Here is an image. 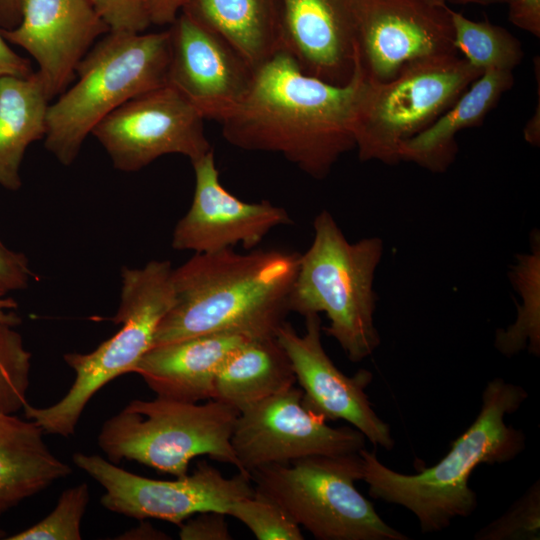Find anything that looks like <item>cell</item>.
I'll use <instances>...</instances> for the list:
<instances>
[{
	"mask_svg": "<svg viewBox=\"0 0 540 540\" xmlns=\"http://www.w3.org/2000/svg\"><path fill=\"white\" fill-rule=\"evenodd\" d=\"M6 533L3 530H0V538L5 539Z\"/></svg>",
	"mask_w": 540,
	"mask_h": 540,
	"instance_id": "41",
	"label": "cell"
},
{
	"mask_svg": "<svg viewBox=\"0 0 540 540\" xmlns=\"http://www.w3.org/2000/svg\"><path fill=\"white\" fill-rule=\"evenodd\" d=\"M202 115L173 87L140 94L105 116L91 131L114 167L135 172L167 154L191 162L212 147Z\"/></svg>",
	"mask_w": 540,
	"mask_h": 540,
	"instance_id": "12",
	"label": "cell"
},
{
	"mask_svg": "<svg viewBox=\"0 0 540 540\" xmlns=\"http://www.w3.org/2000/svg\"><path fill=\"white\" fill-rule=\"evenodd\" d=\"M482 73L450 55L414 63L384 83L366 78L354 122L359 159L400 162L401 145L448 110Z\"/></svg>",
	"mask_w": 540,
	"mask_h": 540,
	"instance_id": "9",
	"label": "cell"
},
{
	"mask_svg": "<svg viewBox=\"0 0 540 540\" xmlns=\"http://www.w3.org/2000/svg\"><path fill=\"white\" fill-rule=\"evenodd\" d=\"M227 515L242 522L258 540H303L301 527L273 500L254 491L233 502Z\"/></svg>",
	"mask_w": 540,
	"mask_h": 540,
	"instance_id": "29",
	"label": "cell"
},
{
	"mask_svg": "<svg viewBox=\"0 0 540 540\" xmlns=\"http://www.w3.org/2000/svg\"><path fill=\"white\" fill-rule=\"evenodd\" d=\"M33 421L0 414V515L71 474Z\"/></svg>",
	"mask_w": 540,
	"mask_h": 540,
	"instance_id": "21",
	"label": "cell"
},
{
	"mask_svg": "<svg viewBox=\"0 0 540 540\" xmlns=\"http://www.w3.org/2000/svg\"><path fill=\"white\" fill-rule=\"evenodd\" d=\"M314 238L300 254L289 298L290 312L304 317L325 313L322 331L334 338L352 362H360L380 345L374 323L376 269L384 252L379 237L350 243L327 210L313 221Z\"/></svg>",
	"mask_w": 540,
	"mask_h": 540,
	"instance_id": "4",
	"label": "cell"
},
{
	"mask_svg": "<svg viewBox=\"0 0 540 540\" xmlns=\"http://www.w3.org/2000/svg\"><path fill=\"white\" fill-rule=\"evenodd\" d=\"M302 399V390L294 386L239 411L231 437L239 472L250 475L268 464L353 454L365 448L367 439L359 430L329 426Z\"/></svg>",
	"mask_w": 540,
	"mask_h": 540,
	"instance_id": "11",
	"label": "cell"
},
{
	"mask_svg": "<svg viewBox=\"0 0 540 540\" xmlns=\"http://www.w3.org/2000/svg\"><path fill=\"white\" fill-rule=\"evenodd\" d=\"M254 491L279 504L318 540H408L388 525L356 488L358 453L316 455L250 472Z\"/></svg>",
	"mask_w": 540,
	"mask_h": 540,
	"instance_id": "8",
	"label": "cell"
},
{
	"mask_svg": "<svg viewBox=\"0 0 540 540\" xmlns=\"http://www.w3.org/2000/svg\"><path fill=\"white\" fill-rule=\"evenodd\" d=\"M527 398L520 385L500 377L489 381L475 420L438 463L416 474L392 470L374 453L361 449L362 480L369 495L409 510L422 533L442 531L454 519L470 516L477 507V495L468 485L474 469L509 462L526 447L524 433L508 425L505 418Z\"/></svg>",
	"mask_w": 540,
	"mask_h": 540,
	"instance_id": "3",
	"label": "cell"
},
{
	"mask_svg": "<svg viewBox=\"0 0 540 540\" xmlns=\"http://www.w3.org/2000/svg\"><path fill=\"white\" fill-rule=\"evenodd\" d=\"M538 231L531 237V251L517 255L509 278L519 293L522 304L517 305L515 322L495 334L496 349L507 357L528 349L540 354V239Z\"/></svg>",
	"mask_w": 540,
	"mask_h": 540,
	"instance_id": "25",
	"label": "cell"
},
{
	"mask_svg": "<svg viewBox=\"0 0 540 540\" xmlns=\"http://www.w3.org/2000/svg\"><path fill=\"white\" fill-rule=\"evenodd\" d=\"M172 273L167 260H153L142 268L123 267L120 305L109 319L121 323V328L89 353H66L64 361L75 373L71 387L51 406L27 403L25 417L44 434L73 435L96 392L120 375L133 372L153 347L157 328L174 301Z\"/></svg>",
	"mask_w": 540,
	"mask_h": 540,
	"instance_id": "6",
	"label": "cell"
},
{
	"mask_svg": "<svg viewBox=\"0 0 540 540\" xmlns=\"http://www.w3.org/2000/svg\"><path fill=\"white\" fill-rule=\"evenodd\" d=\"M239 411L214 399L204 404L156 397L135 399L106 420L98 445L109 461H136L174 477L197 456L235 466L231 437Z\"/></svg>",
	"mask_w": 540,
	"mask_h": 540,
	"instance_id": "7",
	"label": "cell"
},
{
	"mask_svg": "<svg viewBox=\"0 0 540 540\" xmlns=\"http://www.w3.org/2000/svg\"><path fill=\"white\" fill-rule=\"evenodd\" d=\"M14 328L0 325V414H14L28 403L31 353Z\"/></svg>",
	"mask_w": 540,
	"mask_h": 540,
	"instance_id": "27",
	"label": "cell"
},
{
	"mask_svg": "<svg viewBox=\"0 0 540 540\" xmlns=\"http://www.w3.org/2000/svg\"><path fill=\"white\" fill-rule=\"evenodd\" d=\"M169 62V29L104 35L78 64L76 83L49 105L46 149L61 164L71 165L105 116L130 99L167 85Z\"/></svg>",
	"mask_w": 540,
	"mask_h": 540,
	"instance_id": "5",
	"label": "cell"
},
{
	"mask_svg": "<svg viewBox=\"0 0 540 540\" xmlns=\"http://www.w3.org/2000/svg\"><path fill=\"white\" fill-rule=\"evenodd\" d=\"M181 12L223 38L254 69L283 49L278 0H187Z\"/></svg>",
	"mask_w": 540,
	"mask_h": 540,
	"instance_id": "22",
	"label": "cell"
},
{
	"mask_svg": "<svg viewBox=\"0 0 540 540\" xmlns=\"http://www.w3.org/2000/svg\"><path fill=\"white\" fill-rule=\"evenodd\" d=\"M452 19L456 50L476 69L513 71L521 63V42L505 28L470 20L454 10Z\"/></svg>",
	"mask_w": 540,
	"mask_h": 540,
	"instance_id": "26",
	"label": "cell"
},
{
	"mask_svg": "<svg viewBox=\"0 0 540 540\" xmlns=\"http://www.w3.org/2000/svg\"><path fill=\"white\" fill-rule=\"evenodd\" d=\"M366 82L357 58L350 82L335 85L305 73L279 50L254 69L245 97L219 122L222 135L243 150L279 153L324 179L355 149L354 122Z\"/></svg>",
	"mask_w": 540,
	"mask_h": 540,
	"instance_id": "1",
	"label": "cell"
},
{
	"mask_svg": "<svg viewBox=\"0 0 540 540\" xmlns=\"http://www.w3.org/2000/svg\"><path fill=\"white\" fill-rule=\"evenodd\" d=\"M187 0H147L151 23L158 26L171 25Z\"/></svg>",
	"mask_w": 540,
	"mask_h": 540,
	"instance_id": "36",
	"label": "cell"
},
{
	"mask_svg": "<svg viewBox=\"0 0 540 540\" xmlns=\"http://www.w3.org/2000/svg\"><path fill=\"white\" fill-rule=\"evenodd\" d=\"M24 0H0V29L11 30L21 21Z\"/></svg>",
	"mask_w": 540,
	"mask_h": 540,
	"instance_id": "37",
	"label": "cell"
},
{
	"mask_svg": "<svg viewBox=\"0 0 540 540\" xmlns=\"http://www.w3.org/2000/svg\"><path fill=\"white\" fill-rule=\"evenodd\" d=\"M247 337L211 333L155 345L134 369L158 397L198 403L213 398L216 373Z\"/></svg>",
	"mask_w": 540,
	"mask_h": 540,
	"instance_id": "19",
	"label": "cell"
},
{
	"mask_svg": "<svg viewBox=\"0 0 540 540\" xmlns=\"http://www.w3.org/2000/svg\"><path fill=\"white\" fill-rule=\"evenodd\" d=\"M282 46L307 74L335 85L352 79L361 0H278Z\"/></svg>",
	"mask_w": 540,
	"mask_h": 540,
	"instance_id": "18",
	"label": "cell"
},
{
	"mask_svg": "<svg viewBox=\"0 0 540 540\" xmlns=\"http://www.w3.org/2000/svg\"><path fill=\"white\" fill-rule=\"evenodd\" d=\"M169 33L167 84L204 119L221 122L245 97L254 68L223 38L182 12Z\"/></svg>",
	"mask_w": 540,
	"mask_h": 540,
	"instance_id": "15",
	"label": "cell"
},
{
	"mask_svg": "<svg viewBox=\"0 0 540 540\" xmlns=\"http://www.w3.org/2000/svg\"><path fill=\"white\" fill-rule=\"evenodd\" d=\"M322 327L319 314H309L303 335L286 321L276 332L302 390L304 405L326 421H346L374 446L392 450L391 429L376 414L365 392L373 374L366 369L353 376L341 372L324 350Z\"/></svg>",
	"mask_w": 540,
	"mask_h": 540,
	"instance_id": "14",
	"label": "cell"
},
{
	"mask_svg": "<svg viewBox=\"0 0 540 540\" xmlns=\"http://www.w3.org/2000/svg\"><path fill=\"white\" fill-rule=\"evenodd\" d=\"M123 539H169L168 535L156 530L150 523L143 522L122 535Z\"/></svg>",
	"mask_w": 540,
	"mask_h": 540,
	"instance_id": "39",
	"label": "cell"
},
{
	"mask_svg": "<svg viewBox=\"0 0 540 540\" xmlns=\"http://www.w3.org/2000/svg\"><path fill=\"white\" fill-rule=\"evenodd\" d=\"M34 72L31 62L14 52L0 33V76L27 78Z\"/></svg>",
	"mask_w": 540,
	"mask_h": 540,
	"instance_id": "35",
	"label": "cell"
},
{
	"mask_svg": "<svg viewBox=\"0 0 540 540\" xmlns=\"http://www.w3.org/2000/svg\"><path fill=\"white\" fill-rule=\"evenodd\" d=\"M72 460L104 488L103 507L141 521L157 519L180 526L201 512L227 515L233 502L254 493L250 475L238 471L228 478L205 462L191 474L157 480L124 470L96 454L75 453Z\"/></svg>",
	"mask_w": 540,
	"mask_h": 540,
	"instance_id": "10",
	"label": "cell"
},
{
	"mask_svg": "<svg viewBox=\"0 0 540 540\" xmlns=\"http://www.w3.org/2000/svg\"><path fill=\"white\" fill-rule=\"evenodd\" d=\"M50 101L37 71L27 78L0 76V185L10 191L21 188L27 147L46 135Z\"/></svg>",
	"mask_w": 540,
	"mask_h": 540,
	"instance_id": "24",
	"label": "cell"
},
{
	"mask_svg": "<svg viewBox=\"0 0 540 540\" xmlns=\"http://www.w3.org/2000/svg\"><path fill=\"white\" fill-rule=\"evenodd\" d=\"M89 487L81 483L65 489L55 508L33 526L7 540H80L81 521L89 503Z\"/></svg>",
	"mask_w": 540,
	"mask_h": 540,
	"instance_id": "28",
	"label": "cell"
},
{
	"mask_svg": "<svg viewBox=\"0 0 540 540\" xmlns=\"http://www.w3.org/2000/svg\"><path fill=\"white\" fill-rule=\"evenodd\" d=\"M226 514L216 511L197 513L180 526L181 540H230L232 539Z\"/></svg>",
	"mask_w": 540,
	"mask_h": 540,
	"instance_id": "33",
	"label": "cell"
},
{
	"mask_svg": "<svg viewBox=\"0 0 540 540\" xmlns=\"http://www.w3.org/2000/svg\"><path fill=\"white\" fill-rule=\"evenodd\" d=\"M35 278L27 257L0 241V295L25 289Z\"/></svg>",
	"mask_w": 540,
	"mask_h": 540,
	"instance_id": "32",
	"label": "cell"
},
{
	"mask_svg": "<svg viewBox=\"0 0 540 540\" xmlns=\"http://www.w3.org/2000/svg\"><path fill=\"white\" fill-rule=\"evenodd\" d=\"M110 32L142 33L152 25L147 0H90Z\"/></svg>",
	"mask_w": 540,
	"mask_h": 540,
	"instance_id": "31",
	"label": "cell"
},
{
	"mask_svg": "<svg viewBox=\"0 0 540 540\" xmlns=\"http://www.w3.org/2000/svg\"><path fill=\"white\" fill-rule=\"evenodd\" d=\"M295 383L290 359L276 336L247 338L219 367L212 399L241 411Z\"/></svg>",
	"mask_w": 540,
	"mask_h": 540,
	"instance_id": "23",
	"label": "cell"
},
{
	"mask_svg": "<svg viewBox=\"0 0 540 540\" xmlns=\"http://www.w3.org/2000/svg\"><path fill=\"white\" fill-rule=\"evenodd\" d=\"M452 12L447 0H361L356 50L366 78L384 83L414 63L458 55Z\"/></svg>",
	"mask_w": 540,
	"mask_h": 540,
	"instance_id": "13",
	"label": "cell"
},
{
	"mask_svg": "<svg viewBox=\"0 0 540 540\" xmlns=\"http://www.w3.org/2000/svg\"><path fill=\"white\" fill-rule=\"evenodd\" d=\"M299 260L280 249L194 254L173 269L174 301L153 346L211 333L276 336L290 312Z\"/></svg>",
	"mask_w": 540,
	"mask_h": 540,
	"instance_id": "2",
	"label": "cell"
},
{
	"mask_svg": "<svg viewBox=\"0 0 540 540\" xmlns=\"http://www.w3.org/2000/svg\"><path fill=\"white\" fill-rule=\"evenodd\" d=\"M513 84V71H484L448 110L401 145L400 161L416 163L435 173L445 172L458 152L457 133L481 125Z\"/></svg>",
	"mask_w": 540,
	"mask_h": 540,
	"instance_id": "20",
	"label": "cell"
},
{
	"mask_svg": "<svg viewBox=\"0 0 540 540\" xmlns=\"http://www.w3.org/2000/svg\"><path fill=\"white\" fill-rule=\"evenodd\" d=\"M195 174L193 200L176 224L172 248L212 253L241 244L257 246L275 227L292 223L288 212L267 200L244 202L219 180L213 149L191 162Z\"/></svg>",
	"mask_w": 540,
	"mask_h": 540,
	"instance_id": "16",
	"label": "cell"
},
{
	"mask_svg": "<svg viewBox=\"0 0 540 540\" xmlns=\"http://www.w3.org/2000/svg\"><path fill=\"white\" fill-rule=\"evenodd\" d=\"M17 302L10 297L0 295V325L16 327L20 324L21 318L17 314Z\"/></svg>",
	"mask_w": 540,
	"mask_h": 540,
	"instance_id": "38",
	"label": "cell"
},
{
	"mask_svg": "<svg viewBox=\"0 0 540 540\" xmlns=\"http://www.w3.org/2000/svg\"><path fill=\"white\" fill-rule=\"evenodd\" d=\"M109 32L90 0H24L19 25L0 29L37 62L50 99L70 86L80 61Z\"/></svg>",
	"mask_w": 540,
	"mask_h": 540,
	"instance_id": "17",
	"label": "cell"
},
{
	"mask_svg": "<svg viewBox=\"0 0 540 540\" xmlns=\"http://www.w3.org/2000/svg\"><path fill=\"white\" fill-rule=\"evenodd\" d=\"M509 21L516 27L540 36V0H515L509 5Z\"/></svg>",
	"mask_w": 540,
	"mask_h": 540,
	"instance_id": "34",
	"label": "cell"
},
{
	"mask_svg": "<svg viewBox=\"0 0 540 540\" xmlns=\"http://www.w3.org/2000/svg\"><path fill=\"white\" fill-rule=\"evenodd\" d=\"M448 3L467 5V4H478V5H492V4H507L508 6L512 4L515 0H447Z\"/></svg>",
	"mask_w": 540,
	"mask_h": 540,
	"instance_id": "40",
	"label": "cell"
},
{
	"mask_svg": "<svg viewBox=\"0 0 540 540\" xmlns=\"http://www.w3.org/2000/svg\"><path fill=\"white\" fill-rule=\"evenodd\" d=\"M540 538V481L537 480L499 518L475 535V540H538Z\"/></svg>",
	"mask_w": 540,
	"mask_h": 540,
	"instance_id": "30",
	"label": "cell"
}]
</instances>
